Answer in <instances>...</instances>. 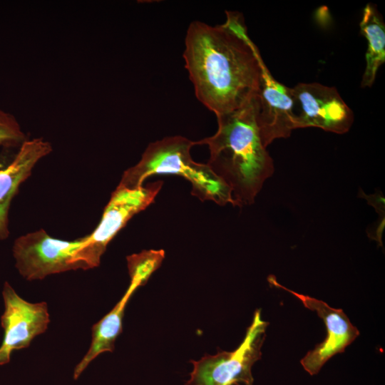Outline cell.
Returning <instances> with one entry per match:
<instances>
[{"mask_svg": "<svg viewBox=\"0 0 385 385\" xmlns=\"http://www.w3.org/2000/svg\"><path fill=\"white\" fill-rule=\"evenodd\" d=\"M183 58L197 98L216 115L237 110L256 96L265 65L237 11H227L220 25L191 22Z\"/></svg>", "mask_w": 385, "mask_h": 385, "instance_id": "6da1fadb", "label": "cell"}, {"mask_svg": "<svg viewBox=\"0 0 385 385\" xmlns=\"http://www.w3.org/2000/svg\"><path fill=\"white\" fill-rule=\"evenodd\" d=\"M217 132L199 141L207 145V165L230 189L232 205L254 203L265 180L274 171L255 119L253 98L243 107L216 115Z\"/></svg>", "mask_w": 385, "mask_h": 385, "instance_id": "7a4b0ae2", "label": "cell"}, {"mask_svg": "<svg viewBox=\"0 0 385 385\" xmlns=\"http://www.w3.org/2000/svg\"><path fill=\"white\" fill-rule=\"evenodd\" d=\"M195 141L180 136H169L150 143L140 160L127 169L118 186L137 189L155 175H177L188 180L191 194L201 201L219 205H232L231 190L206 164L197 163L190 155Z\"/></svg>", "mask_w": 385, "mask_h": 385, "instance_id": "3957f363", "label": "cell"}, {"mask_svg": "<svg viewBox=\"0 0 385 385\" xmlns=\"http://www.w3.org/2000/svg\"><path fill=\"white\" fill-rule=\"evenodd\" d=\"M268 322L257 309L245 338L234 351L205 354L200 359L190 360L193 369L185 385H253V364L261 359L262 346Z\"/></svg>", "mask_w": 385, "mask_h": 385, "instance_id": "277c9868", "label": "cell"}, {"mask_svg": "<svg viewBox=\"0 0 385 385\" xmlns=\"http://www.w3.org/2000/svg\"><path fill=\"white\" fill-rule=\"evenodd\" d=\"M163 184V181H156L137 189L117 186L99 224L91 234L85 236V241L74 255L76 270L97 267L109 242L135 215L154 202Z\"/></svg>", "mask_w": 385, "mask_h": 385, "instance_id": "5b68a950", "label": "cell"}, {"mask_svg": "<svg viewBox=\"0 0 385 385\" xmlns=\"http://www.w3.org/2000/svg\"><path fill=\"white\" fill-rule=\"evenodd\" d=\"M84 241L85 237L73 241L58 240L43 229L27 233L14 242L12 251L16 268L29 281L76 270L74 255Z\"/></svg>", "mask_w": 385, "mask_h": 385, "instance_id": "8992f818", "label": "cell"}, {"mask_svg": "<svg viewBox=\"0 0 385 385\" xmlns=\"http://www.w3.org/2000/svg\"><path fill=\"white\" fill-rule=\"evenodd\" d=\"M295 129L316 127L338 134L346 133L354 113L334 87L299 83L291 88Z\"/></svg>", "mask_w": 385, "mask_h": 385, "instance_id": "52a82bcc", "label": "cell"}, {"mask_svg": "<svg viewBox=\"0 0 385 385\" xmlns=\"http://www.w3.org/2000/svg\"><path fill=\"white\" fill-rule=\"evenodd\" d=\"M2 297L4 311L1 326L4 337L0 345V366L10 361L14 351L29 347L36 337L47 330L50 323L46 302L25 300L8 282L4 284Z\"/></svg>", "mask_w": 385, "mask_h": 385, "instance_id": "ba28073f", "label": "cell"}, {"mask_svg": "<svg viewBox=\"0 0 385 385\" xmlns=\"http://www.w3.org/2000/svg\"><path fill=\"white\" fill-rule=\"evenodd\" d=\"M267 280L271 285L292 294L306 308L316 312L324 322L327 333L325 339L308 351L300 361L304 369L310 375L319 373L329 359L344 352L359 335V331L342 309L332 308L322 300L294 292L279 284L273 275H270Z\"/></svg>", "mask_w": 385, "mask_h": 385, "instance_id": "9c48e42d", "label": "cell"}, {"mask_svg": "<svg viewBox=\"0 0 385 385\" xmlns=\"http://www.w3.org/2000/svg\"><path fill=\"white\" fill-rule=\"evenodd\" d=\"M253 102L257 125L265 148L275 139L289 137L295 129L291 88L278 82L266 65Z\"/></svg>", "mask_w": 385, "mask_h": 385, "instance_id": "30bf717a", "label": "cell"}, {"mask_svg": "<svg viewBox=\"0 0 385 385\" xmlns=\"http://www.w3.org/2000/svg\"><path fill=\"white\" fill-rule=\"evenodd\" d=\"M11 149L0 156V240L9 235V207L20 185L31 175L36 164L52 151L51 143L41 138L26 139L14 152Z\"/></svg>", "mask_w": 385, "mask_h": 385, "instance_id": "8fae6325", "label": "cell"}, {"mask_svg": "<svg viewBox=\"0 0 385 385\" xmlns=\"http://www.w3.org/2000/svg\"><path fill=\"white\" fill-rule=\"evenodd\" d=\"M141 285L138 281L130 279V284L120 300L108 314L93 325L91 345L74 369V379H77L98 355L114 351L115 340L123 331L125 307L132 294Z\"/></svg>", "mask_w": 385, "mask_h": 385, "instance_id": "7c38bea8", "label": "cell"}, {"mask_svg": "<svg viewBox=\"0 0 385 385\" xmlns=\"http://www.w3.org/2000/svg\"><path fill=\"white\" fill-rule=\"evenodd\" d=\"M360 30L368 41L361 86L370 87L375 81L379 68L385 61V25L374 4H368L364 9Z\"/></svg>", "mask_w": 385, "mask_h": 385, "instance_id": "4fadbf2b", "label": "cell"}, {"mask_svg": "<svg viewBox=\"0 0 385 385\" xmlns=\"http://www.w3.org/2000/svg\"><path fill=\"white\" fill-rule=\"evenodd\" d=\"M165 257V252L160 250H144L139 254L127 257L128 268L130 279L139 280L143 285L150 276L160 266Z\"/></svg>", "mask_w": 385, "mask_h": 385, "instance_id": "5bb4252c", "label": "cell"}, {"mask_svg": "<svg viewBox=\"0 0 385 385\" xmlns=\"http://www.w3.org/2000/svg\"><path fill=\"white\" fill-rule=\"evenodd\" d=\"M26 139L16 118L0 109V146L6 149L17 148Z\"/></svg>", "mask_w": 385, "mask_h": 385, "instance_id": "9a60e30c", "label": "cell"}]
</instances>
